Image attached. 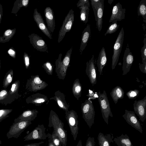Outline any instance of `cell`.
I'll list each match as a JSON object with an SVG mask.
<instances>
[{"label":"cell","mask_w":146,"mask_h":146,"mask_svg":"<svg viewBox=\"0 0 146 146\" xmlns=\"http://www.w3.org/2000/svg\"><path fill=\"white\" fill-rule=\"evenodd\" d=\"M48 127H53L54 131L59 137L62 146H66L67 141V131L64 129V125L57 114L52 110L50 112Z\"/></svg>","instance_id":"obj_1"},{"label":"cell","mask_w":146,"mask_h":146,"mask_svg":"<svg viewBox=\"0 0 146 146\" xmlns=\"http://www.w3.org/2000/svg\"><path fill=\"white\" fill-rule=\"evenodd\" d=\"M72 47L67 52L65 55L62 60V54H60L58 58L55 62V72L58 78L64 80L66 77L70 63L71 56L72 53Z\"/></svg>","instance_id":"obj_2"},{"label":"cell","mask_w":146,"mask_h":146,"mask_svg":"<svg viewBox=\"0 0 146 146\" xmlns=\"http://www.w3.org/2000/svg\"><path fill=\"white\" fill-rule=\"evenodd\" d=\"M100 92V91H99L98 93V98L102 117L104 121L108 124L109 117H112L113 115L111 110L109 102L106 91L104 90L102 93Z\"/></svg>","instance_id":"obj_3"},{"label":"cell","mask_w":146,"mask_h":146,"mask_svg":"<svg viewBox=\"0 0 146 146\" xmlns=\"http://www.w3.org/2000/svg\"><path fill=\"white\" fill-rule=\"evenodd\" d=\"M81 110L82 117L90 128L94 123L95 111L92 101L88 99L82 103Z\"/></svg>","instance_id":"obj_4"},{"label":"cell","mask_w":146,"mask_h":146,"mask_svg":"<svg viewBox=\"0 0 146 146\" xmlns=\"http://www.w3.org/2000/svg\"><path fill=\"white\" fill-rule=\"evenodd\" d=\"M65 117L69 126L71 133L75 141L78 133V121L77 112L73 110L65 111Z\"/></svg>","instance_id":"obj_5"},{"label":"cell","mask_w":146,"mask_h":146,"mask_svg":"<svg viewBox=\"0 0 146 146\" xmlns=\"http://www.w3.org/2000/svg\"><path fill=\"white\" fill-rule=\"evenodd\" d=\"M74 21V11L71 9L65 17L59 32L58 42L59 43L63 39L66 33L72 29Z\"/></svg>","instance_id":"obj_6"},{"label":"cell","mask_w":146,"mask_h":146,"mask_svg":"<svg viewBox=\"0 0 146 146\" xmlns=\"http://www.w3.org/2000/svg\"><path fill=\"white\" fill-rule=\"evenodd\" d=\"M124 31L122 27L119 32L113 46V54L112 57L111 68L114 69L118 62L123 42Z\"/></svg>","instance_id":"obj_7"},{"label":"cell","mask_w":146,"mask_h":146,"mask_svg":"<svg viewBox=\"0 0 146 146\" xmlns=\"http://www.w3.org/2000/svg\"><path fill=\"white\" fill-rule=\"evenodd\" d=\"M32 123L31 121L14 122L11 125L7 134L8 139L11 138H17L27 127Z\"/></svg>","instance_id":"obj_8"},{"label":"cell","mask_w":146,"mask_h":146,"mask_svg":"<svg viewBox=\"0 0 146 146\" xmlns=\"http://www.w3.org/2000/svg\"><path fill=\"white\" fill-rule=\"evenodd\" d=\"M48 84L42 80L38 75L32 76L27 80L26 88L31 92H36L45 88Z\"/></svg>","instance_id":"obj_9"},{"label":"cell","mask_w":146,"mask_h":146,"mask_svg":"<svg viewBox=\"0 0 146 146\" xmlns=\"http://www.w3.org/2000/svg\"><path fill=\"white\" fill-rule=\"evenodd\" d=\"M45 130L46 128L43 124L38 125L24 137V141L46 139L47 136L45 132Z\"/></svg>","instance_id":"obj_10"},{"label":"cell","mask_w":146,"mask_h":146,"mask_svg":"<svg viewBox=\"0 0 146 146\" xmlns=\"http://www.w3.org/2000/svg\"><path fill=\"white\" fill-rule=\"evenodd\" d=\"M30 41L34 48L41 52H48L47 45L44 40L35 33L28 36Z\"/></svg>","instance_id":"obj_11"},{"label":"cell","mask_w":146,"mask_h":146,"mask_svg":"<svg viewBox=\"0 0 146 146\" xmlns=\"http://www.w3.org/2000/svg\"><path fill=\"white\" fill-rule=\"evenodd\" d=\"M122 116L128 124L142 133V127L134 111L125 110V113Z\"/></svg>","instance_id":"obj_12"},{"label":"cell","mask_w":146,"mask_h":146,"mask_svg":"<svg viewBox=\"0 0 146 146\" xmlns=\"http://www.w3.org/2000/svg\"><path fill=\"white\" fill-rule=\"evenodd\" d=\"M134 112L144 122L146 118V96L142 100L135 101L133 104Z\"/></svg>","instance_id":"obj_13"},{"label":"cell","mask_w":146,"mask_h":146,"mask_svg":"<svg viewBox=\"0 0 146 146\" xmlns=\"http://www.w3.org/2000/svg\"><path fill=\"white\" fill-rule=\"evenodd\" d=\"M33 18L39 29L47 36L52 39V36L51 33L44 23L40 13L38 12L36 8L34 9Z\"/></svg>","instance_id":"obj_14"},{"label":"cell","mask_w":146,"mask_h":146,"mask_svg":"<svg viewBox=\"0 0 146 146\" xmlns=\"http://www.w3.org/2000/svg\"><path fill=\"white\" fill-rule=\"evenodd\" d=\"M96 69L94 56L93 55L91 59L86 62V73L89 78L90 83L93 86L97 83Z\"/></svg>","instance_id":"obj_15"},{"label":"cell","mask_w":146,"mask_h":146,"mask_svg":"<svg viewBox=\"0 0 146 146\" xmlns=\"http://www.w3.org/2000/svg\"><path fill=\"white\" fill-rule=\"evenodd\" d=\"M125 11L126 9L123 8L121 5L118 2L113 6L109 22H117L124 19Z\"/></svg>","instance_id":"obj_16"},{"label":"cell","mask_w":146,"mask_h":146,"mask_svg":"<svg viewBox=\"0 0 146 146\" xmlns=\"http://www.w3.org/2000/svg\"><path fill=\"white\" fill-rule=\"evenodd\" d=\"M123 60L122 75H125L129 71L133 61V56L128 46L125 50Z\"/></svg>","instance_id":"obj_17"},{"label":"cell","mask_w":146,"mask_h":146,"mask_svg":"<svg viewBox=\"0 0 146 146\" xmlns=\"http://www.w3.org/2000/svg\"><path fill=\"white\" fill-rule=\"evenodd\" d=\"M65 97V95L63 93L58 90L54 93V96L50 99L54 100L60 109L66 111L68 110L70 104L66 102Z\"/></svg>","instance_id":"obj_18"},{"label":"cell","mask_w":146,"mask_h":146,"mask_svg":"<svg viewBox=\"0 0 146 146\" xmlns=\"http://www.w3.org/2000/svg\"><path fill=\"white\" fill-rule=\"evenodd\" d=\"M27 103H31L36 106H40L45 103L48 104L49 100L47 97L43 94L36 93L28 97L26 99Z\"/></svg>","instance_id":"obj_19"},{"label":"cell","mask_w":146,"mask_h":146,"mask_svg":"<svg viewBox=\"0 0 146 146\" xmlns=\"http://www.w3.org/2000/svg\"><path fill=\"white\" fill-rule=\"evenodd\" d=\"M44 15L47 27L51 33H53L55 29V22L54 12L49 7L44 10Z\"/></svg>","instance_id":"obj_20"},{"label":"cell","mask_w":146,"mask_h":146,"mask_svg":"<svg viewBox=\"0 0 146 146\" xmlns=\"http://www.w3.org/2000/svg\"><path fill=\"white\" fill-rule=\"evenodd\" d=\"M38 113V111L36 110H28L25 111L18 117L14 119V122L33 121L36 117Z\"/></svg>","instance_id":"obj_21"},{"label":"cell","mask_w":146,"mask_h":146,"mask_svg":"<svg viewBox=\"0 0 146 146\" xmlns=\"http://www.w3.org/2000/svg\"><path fill=\"white\" fill-rule=\"evenodd\" d=\"M91 35L90 25L88 24L82 32L81 38V42L80 48V54L86 46Z\"/></svg>","instance_id":"obj_22"},{"label":"cell","mask_w":146,"mask_h":146,"mask_svg":"<svg viewBox=\"0 0 146 146\" xmlns=\"http://www.w3.org/2000/svg\"><path fill=\"white\" fill-rule=\"evenodd\" d=\"M107 58L105 48L103 47L101 49L97 60V65L100 75L102 74L104 67L106 66Z\"/></svg>","instance_id":"obj_23"},{"label":"cell","mask_w":146,"mask_h":146,"mask_svg":"<svg viewBox=\"0 0 146 146\" xmlns=\"http://www.w3.org/2000/svg\"><path fill=\"white\" fill-rule=\"evenodd\" d=\"M104 0H101L96 17H95L96 25L98 31L100 32L102 27L103 16L104 10Z\"/></svg>","instance_id":"obj_24"},{"label":"cell","mask_w":146,"mask_h":146,"mask_svg":"<svg viewBox=\"0 0 146 146\" xmlns=\"http://www.w3.org/2000/svg\"><path fill=\"white\" fill-rule=\"evenodd\" d=\"M113 135L108 134L104 135L103 133L100 132L98 136V139L99 146H111L110 143H113Z\"/></svg>","instance_id":"obj_25"},{"label":"cell","mask_w":146,"mask_h":146,"mask_svg":"<svg viewBox=\"0 0 146 146\" xmlns=\"http://www.w3.org/2000/svg\"><path fill=\"white\" fill-rule=\"evenodd\" d=\"M124 92L120 86H117L113 88L110 92V95L115 104H117L119 99H122L124 96Z\"/></svg>","instance_id":"obj_26"},{"label":"cell","mask_w":146,"mask_h":146,"mask_svg":"<svg viewBox=\"0 0 146 146\" xmlns=\"http://www.w3.org/2000/svg\"><path fill=\"white\" fill-rule=\"evenodd\" d=\"M113 140L118 146H133L126 134H122L119 137H115Z\"/></svg>","instance_id":"obj_27"},{"label":"cell","mask_w":146,"mask_h":146,"mask_svg":"<svg viewBox=\"0 0 146 146\" xmlns=\"http://www.w3.org/2000/svg\"><path fill=\"white\" fill-rule=\"evenodd\" d=\"M72 94L74 97L78 100L81 97L82 86L79 80L77 78L74 81L72 88Z\"/></svg>","instance_id":"obj_28"},{"label":"cell","mask_w":146,"mask_h":146,"mask_svg":"<svg viewBox=\"0 0 146 146\" xmlns=\"http://www.w3.org/2000/svg\"><path fill=\"white\" fill-rule=\"evenodd\" d=\"M29 0H16L14 3L11 11V13L17 14L21 7H27L29 5Z\"/></svg>","instance_id":"obj_29"},{"label":"cell","mask_w":146,"mask_h":146,"mask_svg":"<svg viewBox=\"0 0 146 146\" xmlns=\"http://www.w3.org/2000/svg\"><path fill=\"white\" fill-rule=\"evenodd\" d=\"M16 28L8 29L4 32L2 36H0V42L4 43L9 41L15 34Z\"/></svg>","instance_id":"obj_30"},{"label":"cell","mask_w":146,"mask_h":146,"mask_svg":"<svg viewBox=\"0 0 146 146\" xmlns=\"http://www.w3.org/2000/svg\"><path fill=\"white\" fill-rule=\"evenodd\" d=\"M138 16H141L143 19V21L146 23V0H141L138 7Z\"/></svg>","instance_id":"obj_31"},{"label":"cell","mask_w":146,"mask_h":146,"mask_svg":"<svg viewBox=\"0 0 146 146\" xmlns=\"http://www.w3.org/2000/svg\"><path fill=\"white\" fill-rule=\"evenodd\" d=\"M80 10V20L81 21L86 24L88 20L89 7L86 6H82L79 7Z\"/></svg>","instance_id":"obj_32"},{"label":"cell","mask_w":146,"mask_h":146,"mask_svg":"<svg viewBox=\"0 0 146 146\" xmlns=\"http://www.w3.org/2000/svg\"><path fill=\"white\" fill-rule=\"evenodd\" d=\"M13 72L12 70H9L6 74L3 82V87L6 88L11 82L13 78Z\"/></svg>","instance_id":"obj_33"},{"label":"cell","mask_w":146,"mask_h":146,"mask_svg":"<svg viewBox=\"0 0 146 146\" xmlns=\"http://www.w3.org/2000/svg\"><path fill=\"white\" fill-rule=\"evenodd\" d=\"M109 26L105 34L106 36L108 34H111L115 32L118 29L119 25H118L117 22H113Z\"/></svg>","instance_id":"obj_34"},{"label":"cell","mask_w":146,"mask_h":146,"mask_svg":"<svg viewBox=\"0 0 146 146\" xmlns=\"http://www.w3.org/2000/svg\"><path fill=\"white\" fill-rule=\"evenodd\" d=\"M42 66L48 75H52L54 66L52 63L49 61H47L43 64Z\"/></svg>","instance_id":"obj_35"},{"label":"cell","mask_w":146,"mask_h":146,"mask_svg":"<svg viewBox=\"0 0 146 146\" xmlns=\"http://www.w3.org/2000/svg\"><path fill=\"white\" fill-rule=\"evenodd\" d=\"M139 93V91L138 90L135 89L129 91L126 93V95L129 99L133 100L138 97Z\"/></svg>","instance_id":"obj_36"},{"label":"cell","mask_w":146,"mask_h":146,"mask_svg":"<svg viewBox=\"0 0 146 146\" xmlns=\"http://www.w3.org/2000/svg\"><path fill=\"white\" fill-rule=\"evenodd\" d=\"M52 142L55 146H61V140L58 135L53 131L51 134Z\"/></svg>","instance_id":"obj_37"},{"label":"cell","mask_w":146,"mask_h":146,"mask_svg":"<svg viewBox=\"0 0 146 146\" xmlns=\"http://www.w3.org/2000/svg\"><path fill=\"white\" fill-rule=\"evenodd\" d=\"M12 111V109L0 110V122L9 116V114Z\"/></svg>","instance_id":"obj_38"},{"label":"cell","mask_w":146,"mask_h":146,"mask_svg":"<svg viewBox=\"0 0 146 146\" xmlns=\"http://www.w3.org/2000/svg\"><path fill=\"white\" fill-rule=\"evenodd\" d=\"M92 8L94 11L95 17H96L97 11L99 7L101 0H90Z\"/></svg>","instance_id":"obj_39"},{"label":"cell","mask_w":146,"mask_h":146,"mask_svg":"<svg viewBox=\"0 0 146 146\" xmlns=\"http://www.w3.org/2000/svg\"><path fill=\"white\" fill-rule=\"evenodd\" d=\"M145 35H145V37L144 38L143 41L144 45L141 50L142 63L146 61V38Z\"/></svg>","instance_id":"obj_40"},{"label":"cell","mask_w":146,"mask_h":146,"mask_svg":"<svg viewBox=\"0 0 146 146\" xmlns=\"http://www.w3.org/2000/svg\"><path fill=\"white\" fill-rule=\"evenodd\" d=\"M20 82L19 81H16L12 85L11 88L9 92L11 95L16 93L18 90Z\"/></svg>","instance_id":"obj_41"},{"label":"cell","mask_w":146,"mask_h":146,"mask_svg":"<svg viewBox=\"0 0 146 146\" xmlns=\"http://www.w3.org/2000/svg\"><path fill=\"white\" fill-rule=\"evenodd\" d=\"M78 7L86 6L90 7V4L88 0H79L76 4Z\"/></svg>","instance_id":"obj_42"},{"label":"cell","mask_w":146,"mask_h":146,"mask_svg":"<svg viewBox=\"0 0 146 146\" xmlns=\"http://www.w3.org/2000/svg\"><path fill=\"white\" fill-rule=\"evenodd\" d=\"M23 59L25 68L27 69L30 64V57L28 54L25 52L24 53Z\"/></svg>","instance_id":"obj_43"},{"label":"cell","mask_w":146,"mask_h":146,"mask_svg":"<svg viewBox=\"0 0 146 146\" xmlns=\"http://www.w3.org/2000/svg\"><path fill=\"white\" fill-rule=\"evenodd\" d=\"M95 142L94 137H89L88 138L85 146H95Z\"/></svg>","instance_id":"obj_44"},{"label":"cell","mask_w":146,"mask_h":146,"mask_svg":"<svg viewBox=\"0 0 146 146\" xmlns=\"http://www.w3.org/2000/svg\"><path fill=\"white\" fill-rule=\"evenodd\" d=\"M86 96L88 97V99L90 100H94L96 98L98 97V94H94V92L90 90H89L88 94Z\"/></svg>","instance_id":"obj_45"},{"label":"cell","mask_w":146,"mask_h":146,"mask_svg":"<svg viewBox=\"0 0 146 146\" xmlns=\"http://www.w3.org/2000/svg\"><path fill=\"white\" fill-rule=\"evenodd\" d=\"M140 70L141 72L145 74H146V61L142 64H139Z\"/></svg>","instance_id":"obj_46"},{"label":"cell","mask_w":146,"mask_h":146,"mask_svg":"<svg viewBox=\"0 0 146 146\" xmlns=\"http://www.w3.org/2000/svg\"><path fill=\"white\" fill-rule=\"evenodd\" d=\"M8 92L5 90H1L0 92V100L5 98L8 95Z\"/></svg>","instance_id":"obj_47"},{"label":"cell","mask_w":146,"mask_h":146,"mask_svg":"<svg viewBox=\"0 0 146 146\" xmlns=\"http://www.w3.org/2000/svg\"><path fill=\"white\" fill-rule=\"evenodd\" d=\"M46 135L48 138V146H55L52 142L51 134L50 133H48Z\"/></svg>","instance_id":"obj_48"},{"label":"cell","mask_w":146,"mask_h":146,"mask_svg":"<svg viewBox=\"0 0 146 146\" xmlns=\"http://www.w3.org/2000/svg\"><path fill=\"white\" fill-rule=\"evenodd\" d=\"M8 54L13 58L16 57V52L12 48H10L8 51Z\"/></svg>","instance_id":"obj_49"},{"label":"cell","mask_w":146,"mask_h":146,"mask_svg":"<svg viewBox=\"0 0 146 146\" xmlns=\"http://www.w3.org/2000/svg\"><path fill=\"white\" fill-rule=\"evenodd\" d=\"M44 143L43 141H41L38 143L29 144L22 146H40L41 144L43 143Z\"/></svg>","instance_id":"obj_50"},{"label":"cell","mask_w":146,"mask_h":146,"mask_svg":"<svg viewBox=\"0 0 146 146\" xmlns=\"http://www.w3.org/2000/svg\"><path fill=\"white\" fill-rule=\"evenodd\" d=\"M3 7L2 5L0 4V24L1 23L3 16Z\"/></svg>","instance_id":"obj_51"},{"label":"cell","mask_w":146,"mask_h":146,"mask_svg":"<svg viewBox=\"0 0 146 146\" xmlns=\"http://www.w3.org/2000/svg\"><path fill=\"white\" fill-rule=\"evenodd\" d=\"M76 146H82V141L80 140L78 141Z\"/></svg>","instance_id":"obj_52"},{"label":"cell","mask_w":146,"mask_h":146,"mask_svg":"<svg viewBox=\"0 0 146 146\" xmlns=\"http://www.w3.org/2000/svg\"><path fill=\"white\" fill-rule=\"evenodd\" d=\"M113 1V0H108V2L109 4L111 5L112 2Z\"/></svg>","instance_id":"obj_53"},{"label":"cell","mask_w":146,"mask_h":146,"mask_svg":"<svg viewBox=\"0 0 146 146\" xmlns=\"http://www.w3.org/2000/svg\"><path fill=\"white\" fill-rule=\"evenodd\" d=\"M2 144V141L0 139V144Z\"/></svg>","instance_id":"obj_54"},{"label":"cell","mask_w":146,"mask_h":146,"mask_svg":"<svg viewBox=\"0 0 146 146\" xmlns=\"http://www.w3.org/2000/svg\"><path fill=\"white\" fill-rule=\"evenodd\" d=\"M0 68H1V60L0 59Z\"/></svg>","instance_id":"obj_55"}]
</instances>
